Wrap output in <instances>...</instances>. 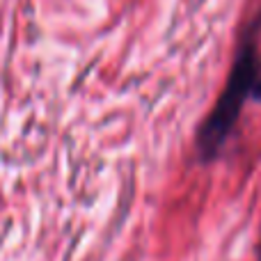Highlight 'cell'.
Listing matches in <instances>:
<instances>
[{
	"label": "cell",
	"mask_w": 261,
	"mask_h": 261,
	"mask_svg": "<svg viewBox=\"0 0 261 261\" xmlns=\"http://www.w3.org/2000/svg\"><path fill=\"white\" fill-rule=\"evenodd\" d=\"M261 99V14L243 28L236 60L216 106L197 130V151L202 161L220 156L225 142L248 101Z\"/></svg>",
	"instance_id": "1"
},
{
	"label": "cell",
	"mask_w": 261,
	"mask_h": 261,
	"mask_svg": "<svg viewBox=\"0 0 261 261\" xmlns=\"http://www.w3.org/2000/svg\"><path fill=\"white\" fill-rule=\"evenodd\" d=\"M259 261H261V234H259Z\"/></svg>",
	"instance_id": "2"
}]
</instances>
